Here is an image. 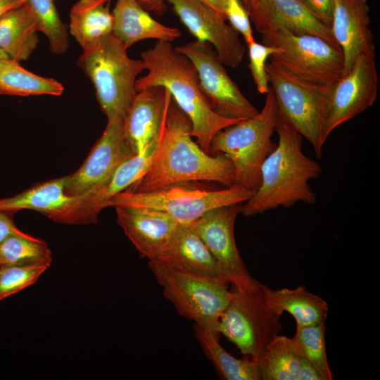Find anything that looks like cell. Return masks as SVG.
<instances>
[{
  "label": "cell",
  "mask_w": 380,
  "mask_h": 380,
  "mask_svg": "<svg viewBox=\"0 0 380 380\" xmlns=\"http://www.w3.org/2000/svg\"><path fill=\"white\" fill-rule=\"evenodd\" d=\"M275 132L278 144L262 165L258 189L242 204L241 213L245 216L279 207L289 208L299 202L313 205L317 201L309 182L320 177L322 167L304 154L303 137L279 115Z\"/></svg>",
  "instance_id": "3"
},
{
  "label": "cell",
  "mask_w": 380,
  "mask_h": 380,
  "mask_svg": "<svg viewBox=\"0 0 380 380\" xmlns=\"http://www.w3.org/2000/svg\"><path fill=\"white\" fill-rule=\"evenodd\" d=\"M137 155L127 143L123 120L108 119L105 129L83 164L65 176L67 195H80L109 177L125 160Z\"/></svg>",
  "instance_id": "16"
},
{
  "label": "cell",
  "mask_w": 380,
  "mask_h": 380,
  "mask_svg": "<svg viewBox=\"0 0 380 380\" xmlns=\"http://www.w3.org/2000/svg\"><path fill=\"white\" fill-rule=\"evenodd\" d=\"M298 380H324L318 371L306 360L301 357Z\"/></svg>",
  "instance_id": "38"
},
{
  "label": "cell",
  "mask_w": 380,
  "mask_h": 380,
  "mask_svg": "<svg viewBox=\"0 0 380 380\" xmlns=\"http://www.w3.org/2000/svg\"><path fill=\"white\" fill-rule=\"evenodd\" d=\"M266 72L278 115L306 139L316 156L321 158L324 144L322 129L328 91H320L303 82L271 61L266 64Z\"/></svg>",
  "instance_id": "10"
},
{
  "label": "cell",
  "mask_w": 380,
  "mask_h": 380,
  "mask_svg": "<svg viewBox=\"0 0 380 380\" xmlns=\"http://www.w3.org/2000/svg\"><path fill=\"white\" fill-rule=\"evenodd\" d=\"M48 268L44 265L0 266V301L35 284Z\"/></svg>",
  "instance_id": "33"
},
{
  "label": "cell",
  "mask_w": 380,
  "mask_h": 380,
  "mask_svg": "<svg viewBox=\"0 0 380 380\" xmlns=\"http://www.w3.org/2000/svg\"><path fill=\"white\" fill-rule=\"evenodd\" d=\"M230 292V302L220 318L218 331L242 355L258 361L282 329V314L270 304L265 285L254 291L232 286Z\"/></svg>",
  "instance_id": "7"
},
{
  "label": "cell",
  "mask_w": 380,
  "mask_h": 380,
  "mask_svg": "<svg viewBox=\"0 0 380 380\" xmlns=\"http://www.w3.org/2000/svg\"><path fill=\"white\" fill-rule=\"evenodd\" d=\"M113 34L83 49L77 64L89 78L107 120H124L137 93L138 75L145 70L141 59L130 58Z\"/></svg>",
  "instance_id": "5"
},
{
  "label": "cell",
  "mask_w": 380,
  "mask_h": 380,
  "mask_svg": "<svg viewBox=\"0 0 380 380\" xmlns=\"http://www.w3.org/2000/svg\"><path fill=\"white\" fill-rule=\"evenodd\" d=\"M262 44L279 48L270 61L303 82L327 92L343 75L344 57L340 47L312 34H294L284 30L262 34Z\"/></svg>",
  "instance_id": "6"
},
{
  "label": "cell",
  "mask_w": 380,
  "mask_h": 380,
  "mask_svg": "<svg viewBox=\"0 0 380 380\" xmlns=\"http://www.w3.org/2000/svg\"><path fill=\"white\" fill-rule=\"evenodd\" d=\"M146 11L153 12L158 15H162L167 10V0H136Z\"/></svg>",
  "instance_id": "39"
},
{
  "label": "cell",
  "mask_w": 380,
  "mask_h": 380,
  "mask_svg": "<svg viewBox=\"0 0 380 380\" xmlns=\"http://www.w3.org/2000/svg\"><path fill=\"white\" fill-rule=\"evenodd\" d=\"M141 60L147 73L137 78L136 91L153 86L165 88L189 118L192 137L196 139L202 150L210 154L214 137L240 120L223 118L213 111L201 89L194 64L177 51L172 43L157 41L153 47L141 53Z\"/></svg>",
  "instance_id": "2"
},
{
  "label": "cell",
  "mask_w": 380,
  "mask_h": 380,
  "mask_svg": "<svg viewBox=\"0 0 380 380\" xmlns=\"http://www.w3.org/2000/svg\"><path fill=\"white\" fill-rule=\"evenodd\" d=\"M265 95L261 110L219 132L210 147V155L222 154L232 162L234 184L255 191L260 184L262 165L277 146L272 137L278 113L270 87Z\"/></svg>",
  "instance_id": "4"
},
{
  "label": "cell",
  "mask_w": 380,
  "mask_h": 380,
  "mask_svg": "<svg viewBox=\"0 0 380 380\" xmlns=\"http://www.w3.org/2000/svg\"><path fill=\"white\" fill-rule=\"evenodd\" d=\"M258 0H241L245 8L249 12V11L254 6Z\"/></svg>",
  "instance_id": "42"
},
{
  "label": "cell",
  "mask_w": 380,
  "mask_h": 380,
  "mask_svg": "<svg viewBox=\"0 0 380 380\" xmlns=\"http://www.w3.org/2000/svg\"><path fill=\"white\" fill-rule=\"evenodd\" d=\"M192 126L188 116L171 99L160 140L151 164L135 183L126 190L154 191L166 186L189 182L210 181L226 186L234 184L230 160L222 154H208L192 140Z\"/></svg>",
  "instance_id": "1"
},
{
  "label": "cell",
  "mask_w": 380,
  "mask_h": 380,
  "mask_svg": "<svg viewBox=\"0 0 380 380\" xmlns=\"http://www.w3.org/2000/svg\"><path fill=\"white\" fill-rule=\"evenodd\" d=\"M153 260L177 271L229 284L218 263L189 225L179 224L169 243Z\"/></svg>",
  "instance_id": "21"
},
{
  "label": "cell",
  "mask_w": 380,
  "mask_h": 380,
  "mask_svg": "<svg viewBox=\"0 0 380 380\" xmlns=\"http://www.w3.org/2000/svg\"><path fill=\"white\" fill-rule=\"evenodd\" d=\"M266 295L275 310L281 314L287 312L295 319L296 326L325 323L327 318L328 303L319 296L308 291L305 286L277 290L266 286Z\"/></svg>",
  "instance_id": "26"
},
{
  "label": "cell",
  "mask_w": 380,
  "mask_h": 380,
  "mask_svg": "<svg viewBox=\"0 0 380 380\" xmlns=\"http://www.w3.org/2000/svg\"><path fill=\"white\" fill-rule=\"evenodd\" d=\"M262 380H298L301 357L291 338L277 336L258 360Z\"/></svg>",
  "instance_id": "29"
},
{
  "label": "cell",
  "mask_w": 380,
  "mask_h": 380,
  "mask_svg": "<svg viewBox=\"0 0 380 380\" xmlns=\"http://www.w3.org/2000/svg\"><path fill=\"white\" fill-rule=\"evenodd\" d=\"M248 68L257 91L261 94H267L270 85L266 72L267 61L280 49L271 45L260 44L255 40L248 44Z\"/></svg>",
  "instance_id": "34"
},
{
  "label": "cell",
  "mask_w": 380,
  "mask_h": 380,
  "mask_svg": "<svg viewBox=\"0 0 380 380\" xmlns=\"http://www.w3.org/2000/svg\"><path fill=\"white\" fill-rule=\"evenodd\" d=\"M224 15L246 44L255 41L250 15L241 0H225Z\"/></svg>",
  "instance_id": "35"
},
{
  "label": "cell",
  "mask_w": 380,
  "mask_h": 380,
  "mask_svg": "<svg viewBox=\"0 0 380 380\" xmlns=\"http://www.w3.org/2000/svg\"><path fill=\"white\" fill-rule=\"evenodd\" d=\"M248 14L260 34L284 30L294 34L318 36L338 46L330 27L316 19L300 0H258Z\"/></svg>",
  "instance_id": "20"
},
{
  "label": "cell",
  "mask_w": 380,
  "mask_h": 380,
  "mask_svg": "<svg viewBox=\"0 0 380 380\" xmlns=\"http://www.w3.org/2000/svg\"><path fill=\"white\" fill-rule=\"evenodd\" d=\"M243 203L210 209L189 224L220 267L229 284L239 289L254 291L262 284L249 273L237 248L234 224Z\"/></svg>",
  "instance_id": "12"
},
{
  "label": "cell",
  "mask_w": 380,
  "mask_h": 380,
  "mask_svg": "<svg viewBox=\"0 0 380 380\" xmlns=\"http://www.w3.org/2000/svg\"><path fill=\"white\" fill-rule=\"evenodd\" d=\"M175 49L194 64L201 89L217 115L242 120L259 112L230 77L210 44L195 40Z\"/></svg>",
  "instance_id": "11"
},
{
  "label": "cell",
  "mask_w": 380,
  "mask_h": 380,
  "mask_svg": "<svg viewBox=\"0 0 380 380\" xmlns=\"http://www.w3.org/2000/svg\"><path fill=\"white\" fill-rule=\"evenodd\" d=\"M63 85L53 78L36 75L9 57L0 60V94L8 96H61Z\"/></svg>",
  "instance_id": "28"
},
{
  "label": "cell",
  "mask_w": 380,
  "mask_h": 380,
  "mask_svg": "<svg viewBox=\"0 0 380 380\" xmlns=\"http://www.w3.org/2000/svg\"><path fill=\"white\" fill-rule=\"evenodd\" d=\"M117 220L141 257L155 260L169 243L179 224L169 214L158 210L118 205Z\"/></svg>",
  "instance_id": "17"
},
{
  "label": "cell",
  "mask_w": 380,
  "mask_h": 380,
  "mask_svg": "<svg viewBox=\"0 0 380 380\" xmlns=\"http://www.w3.org/2000/svg\"><path fill=\"white\" fill-rule=\"evenodd\" d=\"M196 338L206 357L212 362L219 376L226 380H262L258 361L237 359L219 343V338L196 324Z\"/></svg>",
  "instance_id": "27"
},
{
  "label": "cell",
  "mask_w": 380,
  "mask_h": 380,
  "mask_svg": "<svg viewBox=\"0 0 380 380\" xmlns=\"http://www.w3.org/2000/svg\"><path fill=\"white\" fill-rule=\"evenodd\" d=\"M171 99L170 92L160 86L137 91L123 120L125 140L136 154L161 131Z\"/></svg>",
  "instance_id": "19"
},
{
  "label": "cell",
  "mask_w": 380,
  "mask_h": 380,
  "mask_svg": "<svg viewBox=\"0 0 380 380\" xmlns=\"http://www.w3.org/2000/svg\"><path fill=\"white\" fill-rule=\"evenodd\" d=\"M163 127L142 153L127 159L103 181L84 193L75 196L72 203L54 222L70 225L96 223L101 210L107 208L109 200L128 189L146 172L157 148Z\"/></svg>",
  "instance_id": "14"
},
{
  "label": "cell",
  "mask_w": 380,
  "mask_h": 380,
  "mask_svg": "<svg viewBox=\"0 0 380 380\" xmlns=\"http://www.w3.org/2000/svg\"><path fill=\"white\" fill-rule=\"evenodd\" d=\"M38 25L25 4L0 18V50L17 61H26L39 44Z\"/></svg>",
  "instance_id": "24"
},
{
  "label": "cell",
  "mask_w": 380,
  "mask_h": 380,
  "mask_svg": "<svg viewBox=\"0 0 380 380\" xmlns=\"http://www.w3.org/2000/svg\"><path fill=\"white\" fill-rule=\"evenodd\" d=\"M367 0H334L333 37L344 57L346 73L361 56H375Z\"/></svg>",
  "instance_id": "18"
},
{
  "label": "cell",
  "mask_w": 380,
  "mask_h": 380,
  "mask_svg": "<svg viewBox=\"0 0 380 380\" xmlns=\"http://www.w3.org/2000/svg\"><path fill=\"white\" fill-rule=\"evenodd\" d=\"M199 1L205 4L206 5L212 8L213 10H215L216 12H217L223 18H224V10L225 0H199Z\"/></svg>",
  "instance_id": "41"
},
{
  "label": "cell",
  "mask_w": 380,
  "mask_h": 380,
  "mask_svg": "<svg viewBox=\"0 0 380 380\" xmlns=\"http://www.w3.org/2000/svg\"><path fill=\"white\" fill-rule=\"evenodd\" d=\"M65 177L37 184L11 197L0 198V210L13 214L22 210H36L53 221L75 199L66 194Z\"/></svg>",
  "instance_id": "23"
},
{
  "label": "cell",
  "mask_w": 380,
  "mask_h": 380,
  "mask_svg": "<svg viewBox=\"0 0 380 380\" xmlns=\"http://www.w3.org/2000/svg\"><path fill=\"white\" fill-rule=\"evenodd\" d=\"M52 253L42 239L20 232L0 243V266L44 265L50 267Z\"/></svg>",
  "instance_id": "30"
},
{
  "label": "cell",
  "mask_w": 380,
  "mask_h": 380,
  "mask_svg": "<svg viewBox=\"0 0 380 380\" xmlns=\"http://www.w3.org/2000/svg\"><path fill=\"white\" fill-rule=\"evenodd\" d=\"M180 21L200 42L210 44L224 65L236 68L242 63L246 47L239 34L225 18L199 0H167Z\"/></svg>",
  "instance_id": "15"
},
{
  "label": "cell",
  "mask_w": 380,
  "mask_h": 380,
  "mask_svg": "<svg viewBox=\"0 0 380 380\" xmlns=\"http://www.w3.org/2000/svg\"><path fill=\"white\" fill-rule=\"evenodd\" d=\"M112 13V34L127 49L144 39H152L172 43L182 36L177 27L159 23L136 0H116Z\"/></svg>",
  "instance_id": "22"
},
{
  "label": "cell",
  "mask_w": 380,
  "mask_h": 380,
  "mask_svg": "<svg viewBox=\"0 0 380 380\" xmlns=\"http://www.w3.org/2000/svg\"><path fill=\"white\" fill-rule=\"evenodd\" d=\"M148 267L177 312L220 338V318L228 306V283L177 271L156 260Z\"/></svg>",
  "instance_id": "8"
},
{
  "label": "cell",
  "mask_w": 380,
  "mask_h": 380,
  "mask_svg": "<svg viewBox=\"0 0 380 380\" xmlns=\"http://www.w3.org/2000/svg\"><path fill=\"white\" fill-rule=\"evenodd\" d=\"M11 214L0 210V243L12 234L20 232Z\"/></svg>",
  "instance_id": "37"
},
{
  "label": "cell",
  "mask_w": 380,
  "mask_h": 380,
  "mask_svg": "<svg viewBox=\"0 0 380 380\" xmlns=\"http://www.w3.org/2000/svg\"><path fill=\"white\" fill-rule=\"evenodd\" d=\"M25 3L26 0H0V18L9 11Z\"/></svg>",
  "instance_id": "40"
},
{
  "label": "cell",
  "mask_w": 380,
  "mask_h": 380,
  "mask_svg": "<svg viewBox=\"0 0 380 380\" xmlns=\"http://www.w3.org/2000/svg\"><path fill=\"white\" fill-rule=\"evenodd\" d=\"M305 8L319 21L331 27L334 0H300Z\"/></svg>",
  "instance_id": "36"
},
{
  "label": "cell",
  "mask_w": 380,
  "mask_h": 380,
  "mask_svg": "<svg viewBox=\"0 0 380 380\" xmlns=\"http://www.w3.org/2000/svg\"><path fill=\"white\" fill-rule=\"evenodd\" d=\"M191 183H177L145 192L125 190L111 198L106 206L150 208L169 214L181 224L189 225L210 209L243 203L255 193L236 184L224 189L209 190Z\"/></svg>",
  "instance_id": "9"
},
{
  "label": "cell",
  "mask_w": 380,
  "mask_h": 380,
  "mask_svg": "<svg viewBox=\"0 0 380 380\" xmlns=\"http://www.w3.org/2000/svg\"><path fill=\"white\" fill-rule=\"evenodd\" d=\"M379 82L375 56H361L329 88L322 129L324 143L336 128L373 106Z\"/></svg>",
  "instance_id": "13"
},
{
  "label": "cell",
  "mask_w": 380,
  "mask_h": 380,
  "mask_svg": "<svg viewBox=\"0 0 380 380\" xmlns=\"http://www.w3.org/2000/svg\"><path fill=\"white\" fill-rule=\"evenodd\" d=\"M325 323L296 326V334L291 338L297 353L311 364L324 380H333L326 349Z\"/></svg>",
  "instance_id": "31"
},
{
  "label": "cell",
  "mask_w": 380,
  "mask_h": 380,
  "mask_svg": "<svg viewBox=\"0 0 380 380\" xmlns=\"http://www.w3.org/2000/svg\"><path fill=\"white\" fill-rule=\"evenodd\" d=\"M34 15L39 32L47 38L53 53L63 54L68 49V32L58 12L55 0H26Z\"/></svg>",
  "instance_id": "32"
},
{
  "label": "cell",
  "mask_w": 380,
  "mask_h": 380,
  "mask_svg": "<svg viewBox=\"0 0 380 380\" xmlns=\"http://www.w3.org/2000/svg\"><path fill=\"white\" fill-rule=\"evenodd\" d=\"M8 57L6 54H5L1 50H0V60Z\"/></svg>",
  "instance_id": "43"
},
{
  "label": "cell",
  "mask_w": 380,
  "mask_h": 380,
  "mask_svg": "<svg viewBox=\"0 0 380 380\" xmlns=\"http://www.w3.org/2000/svg\"><path fill=\"white\" fill-rule=\"evenodd\" d=\"M110 0H78L70 11L69 31L82 49L112 34Z\"/></svg>",
  "instance_id": "25"
}]
</instances>
